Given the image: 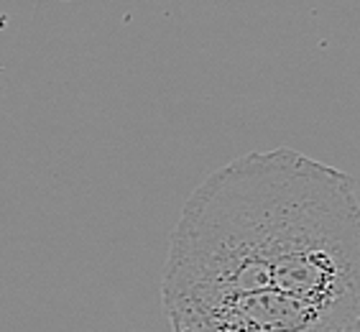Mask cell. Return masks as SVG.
Returning <instances> with one entry per match:
<instances>
[{"label": "cell", "mask_w": 360, "mask_h": 332, "mask_svg": "<svg viewBox=\"0 0 360 332\" xmlns=\"http://www.w3.org/2000/svg\"><path fill=\"white\" fill-rule=\"evenodd\" d=\"M172 332H353L278 289L167 312Z\"/></svg>", "instance_id": "obj_3"}, {"label": "cell", "mask_w": 360, "mask_h": 332, "mask_svg": "<svg viewBox=\"0 0 360 332\" xmlns=\"http://www.w3.org/2000/svg\"><path fill=\"white\" fill-rule=\"evenodd\" d=\"M271 289L250 153L212 172L187 197L161 279L164 312Z\"/></svg>", "instance_id": "obj_2"}, {"label": "cell", "mask_w": 360, "mask_h": 332, "mask_svg": "<svg viewBox=\"0 0 360 332\" xmlns=\"http://www.w3.org/2000/svg\"><path fill=\"white\" fill-rule=\"evenodd\" d=\"M271 286L338 325H360L358 181L294 148L250 151Z\"/></svg>", "instance_id": "obj_1"}]
</instances>
